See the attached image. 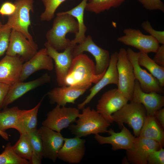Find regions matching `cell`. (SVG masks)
<instances>
[{"label":"cell","instance_id":"obj_1","mask_svg":"<svg viewBox=\"0 0 164 164\" xmlns=\"http://www.w3.org/2000/svg\"><path fill=\"white\" fill-rule=\"evenodd\" d=\"M104 73L96 74L93 61L86 54L81 53L73 58L65 78V85L87 90L92 83L97 82Z\"/></svg>","mask_w":164,"mask_h":164},{"label":"cell","instance_id":"obj_2","mask_svg":"<svg viewBox=\"0 0 164 164\" xmlns=\"http://www.w3.org/2000/svg\"><path fill=\"white\" fill-rule=\"evenodd\" d=\"M53 20L52 28L46 32L48 43L57 51L64 50L71 44V40L67 39L68 33L76 35L79 27L76 19L68 14L57 13Z\"/></svg>","mask_w":164,"mask_h":164},{"label":"cell","instance_id":"obj_3","mask_svg":"<svg viewBox=\"0 0 164 164\" xmlns=\"http://www.w3.org/2000/svg\"><path fill=\"white\" fill-rule=\"evenodd\" d=\"M75 121L68 127L71 133L81 138L91 134L107 133L110 123L96 110L84 108Z\"/></svg>","mask_w":164,"mask_h":164},{"label":"cell","instance_id":"obj_4","mask_svg":"<svg viewBox=\"0 0 164 164\" xmlns=\"http://www.w3.org/2000/svg\"><path fill=\"white\" fill-rule=\"evenodd\" d=\"M147 116L145 109L141 104L132 101L127 103L111 115L113 122L122 127L126 123L133 130L135 137L139 136Z\"/></svg>","mask_w":164,"mask_h":164},{"label":"cell","instance_id":"obj_5","mask_svg":"<svg viewBox=\"0 0 164 164\" xmlns=\"http://www.w3.org/2000/svg\"><path fill=\"white\" fill-rule=\"evenodd\" d=\"M117 68L118 75V89L128 101L133 94L135 78L132 65L129 60L126 50L121 48L118 52Z\"/></svg>","mask_w":164,"mask_h":164},{"label":"cell","instance_id":"obj_6","mask_svg":"<svg viewBox=\"0 0 164 164\" xmlns=\"http://www.w3.org/2000/svg\"><path fill=\"white\" fill-rule=\"evenodd\" d=\"M33 3V0H15L14 3L16 6L15 11L12 15L8 16L5 24L22 33L32 42H34L28 29L31 24L30 12H34Z\"/></svg>","mask_w":164,"mask_h":164},{"label":"cell","instance_id":"obj_7","mask_svg":"<svg viewBox=\"0 0 164 164\" xmlns=\"http://www.w3.org/2000/svg\"><path fill=\"white\" fill-rule=\"evenodd\" d=\"M79 109L72 107L56 106L47 114L43 126L57 132L68 127L75 122L80 114Z\"/></svg>","mask_w":164,"mask_h":164},{"label":"cell","instance_id":"obj_8","mask_svg":"<svg viewBox=\"0 0 164 164\" xmlns=\"http://www.w3.org/2000/svg\"><path fill=\"white\" fill-rule=\"evenodd\" d=\"M84 52L90 53L94 58L96 74L104 73L110 61L111 55L109 51L98 46L94 42L92 37L88 35L82 42L75 46L73 52V57Z\"/></svg>","mask_w":164,"mask_h":164},{"label":"cell","instance_id":"obj_9","mask_svg":"<svg viewBox=\"0 0 164 164\" xmlns=\"http://www.w3.org/2000/svg\"><path fill=\"white\" fill-rule=\"evenodd\" d=\"M123 33L124 35L118 37L117 41L134 47L140 52L155 53L159 46L156 39L150 35L143 34L139 29L127 28L124 30Z\"/></svg>","mask_w":164,"mask_h":164},{"label":"cell","instance_id":"obj_10","mask_svg":"<svg viewBox=\"0 0 164 164\" xmlns=\"http://www.w3.org/2000/svg\"><path fill=\"white\" fill-rule=\"evenodd\" d=\"M76 45L72 43L63 52L60 53L47 42L44 44L47 54L54 62L56 80L60 87L66 86L65 80L74 58L73 52Z\"/></svg>","mask_w":164,"mask_h":164},{"label":"cell","instance_id":"obj_11","mask_svg":"<svg viewBox=\"0 0 164 164\" xmlns=\"http://www.w3.org/2000/svg\"><path fill=\"white\" fill-rule=\"evenodd\" d=\"M38 50V46L35 42L30 41L22 33L12 29L6 55L18 56L26 62L36 53Z\"/></svg>","mask_w":164,"mask_h":164},{"label":"cell","instance_id":"obj_12","mask_svg":"<svg viewBox=\"0 0 164 164\" xmlns=\"http://www.w3.org/2000/svg\"><path fill=\"white\" fill-rule=\"evenodd\" d=\"M128 101L118 88L111 89L102 95L98 101L96 110L111 124L113 122L112 115Z\"/></svg>","mask_w":164,"mask_h":164},{"label":"cell","instance_id":"obj_13","mask_svg":"<svg viewBox=\"0 0 164 164\" xmlns=\"http://www.w3.org/2000/svg\"><path fill=\"white\" fill-rule=\"evenodd\" d=\"M126 51L128 58L133 67L135 79L138 82L142 90L146 93L162 92V87L158 80L143 69L139 64L138 60L139 52H135L131 48H128Z\"/></svg>","mask_w":164,"mask_h":164},{"label":"cell","instance_id":"obj_14","mask_svg":"<svg viewBox=\"0 0 164 164\" xmlns=\"http://www.w3.org/2000/svg\"><path fill=\"white\" fill-rule=\"evenodd\" d=\"M162 147L157 142L138 136L135 138L131 148L126 150L129 162L134 164H146L147 158L152 151Z\"/></svg>","mask_w":164,"mask_h":164},{"label":"cell","instance_id":"obj_15","mask_svg":"<svg viewBox=\"0 0 164 164\" xmlns=\"http://www.w3.org/2000/svg\"><path fill=\"white\" fill-rule=\"evenodd\" d=\"M86 141L80 137L64 138L63 146L59 150L57 158L70 164L80 162L85 154Z\"/></svg>","mask_w":164,"mask_h":164},{"label":"cell","instance_id":"obj_16","mask_svg":"<svg viewBox=\"0 0 164 164\" xmlns=\"http://www.w3.org/2000/svg\"><path fill=\"white\" fill-rule=\"evenodd\" d=\"M38 130L42 140L43 157L55 162L64 143V138L60 132L43 125Z\"/></svg>","mask_w":164,"mask_h":164},{"label":"cell","instance_id":"obj_17","mask_svg":"<svg viewBox=\"0 0 164 164\" xmlns=\"http://www.w3.org/2000/svg\"><path fill=\"white\" fill-rule=\"evenodd\" d=\"M118 52H114L111 55L110 63L103 76L95 84L90 90V93L84 101L77 105L79 110H82L86 105L90 103L94 97L106 86L111 84L117 86L118 75L117 68Z\"/></svg>","mask_w":164,"mask_h":164},{"label":"cell","instance_id":"obj_18","mask_svg":"<svg viewBox=\"0 0 164 164\" xmlns=\"http://www.w3.org/2000/svg\"><path fill=\"white\" fill-rule=\"evenodd\" d=\"M130 101L142 104L145 109L147 115L151 116H154L155 112L164 105L163 96L156 92L143 91L136 80Z\"/></svg>","mask_w":164,"mask_h":164},{"label":"cell","instance_id":"obj_19","mask_svg":"<svg viewBox=\"0 0 164 164\" xmlns=\"http://www.w3.org/2000/svg\"><path fill=\"white\" fill-rule=\"evenodd\" d=\"M110 135L105 137L99 134L95 135L94 138L100 144H109L113 151L119 149L127 150L132 147L135 137L123 124L122 129L119 132H116L112 129L108 130Z\"/></svg>","mask_w":164,"mask_h":164},{"label":"cell","instance_id":"obj_20","mask_svg":"<svg viewBox=\"0 0 164 164\" xmlns=\"http://www.w3.org/2000/svg\"><path fill=\"white\" fill-rule=\"evenodd\" d=\"M53 60L47 54L45 47L38 51L30 60L23 63L19 81H23L32 74L39 70L53 69Z\"/></svg>","mask_w":164,"mask_h":164},{"label":"cell","instance_id":"obj_21","mask_svg":"<svg viewBox=\"0 0 164 164\" xmlns=\"http://www.w3.org/2000/svg\"><path fill=\"white\" fill-rule=\"evenodd\" d=\"M23 62L18 56L6 55L0 61V82L11 86L19 81Z\"/></svg>","mask_w":164,"mask_h":164},{"label":"cell","instance_id":"obj_22","mask_svg":"<svg viewBox=\"0 0 164 164\" xmlns=\"http://www.w3.org/2000/svg\"><path fill=\"white\" fill-rule=\"evenodd\" d=\"M51 77L47 73L34 80L27 82L18 81L11 85L4 102L3 108L28 92L50 81Z\"/></svg>","mask_w":164,"mask_h":164},{"label":"cell","instance_id":"obj_23","mask_svg":"<svg viewBox=\"0 0 164 164\" xmlns=\"http://www.w3.org/2000/svg\"><path fill=\"white\" fill-rule=\"evenodd\" d=\"M86 90L71 86L55 87L47 93L50 102L61 107L67 103L74 104L75 101L83 95Z\"/></svg>","mask_w":164,"mask_h":164},{"label":"cell","instance_id":"obj_24","mask_svg":"<svg viewBox=\"0 0 164 164\" xmlns=\"http://www.w3.org/2000/svg\"><path fill=\"white\" fill-rule=\"evenodd\" d=\"M45 96H43L32 108L28 110H21L18 118L17 130L20 135L37 129L38 111Z\"/></svg>","mask_w":164,"mask_h":164},{"label":"cell","instance_id":"obj_25","mask_svg":"<svg viewBox=\"0 0 164 164\" xmlns=\"http://www.w3.org/2000/svg\"><path fill=\"white\" fill-rule=\"evenodd\" d=\"M138 136L153 140L163 146L164 131L154 116L147 115Z\"/></svg>","mask_w":164,"mask_h":164},{"label":"cell","instance_id":"obj_26","mask_svg":"<svg viewBox=\"0 0 164 164\" xmlns=\"http://www.w3.org/2000/svg\"><path fill=\"white\" fill-rule=\"evenodd\" d=\"M87 1L88 0H82L80 3L71 9L65 12H59L60 14H68L72 16L77 21L78 31L75 35L74 38L71 40L73 44L76 45L81 43L86 37L85 34L87 29L84 24V14Z\"/></svg>","mask_w":164,"mask_h":164},{"label":"cell","instance_id":"obj_27","mask_svg":"<svg viewBox=\"0 0 164 164\" xmlns=\"http://www.w3.org/2000/svg\"><path fill=\"white\" fill-rule=\"evenodd\" d=\"M21 110L17 106L6 108L0 111V130L5 132L10 128L17 130L18 121Z\"/></svg>","mask_w":164,"mask_h":164},{"label":"cell","instance_id":"obj_28","mask_svg":"<svg viewBox=\"0 0 164 164\" xmlns=\"http://www.w3.org/2000/svg\"><path fill=\"white\" fill-rule=\"evenodd\" d=\"M138 63L140 66L147 69L159 81L161 86H164V67L158 65L151 59L148 54L139 52Z\"/></svg>","mask_w":164,"mask_h":164},{"label":"cell","instance_id":"obj_29","mask_svg":"<svg viewBox=\"0 0 164 164\" xmlns=\"http://www.w3.org/2000/svg\"><path fill=\"white\" fill-rule=\"evenodd\" d=\"M126 0H88L85 10L96 14H100L120 6Z\"/></svg>","mask_w":164,"mask_h":164},{"label":"cell","instance_id":"obj_30","mask_svg":"<svg viewBox=\"0 0 164 164\" xmlns=\"http://www.w3.org/2000/svg\"><path fill=\"white\" fill-rule=\"evenodd\" d=\"M26 134L33 152L31 164H41L43 157V145L41 137L38 130L37 129Z\"/></svg>","mask_w":164,"mask_h":164},{"label":"cell","instance_id":"obj_31","mask_svg":"<svg viewBox=\"0 0 164 164\" xmlns=\"http://www.w3.org/2000/svg\"><path fill=\"white\" fill-rule=\"evenodd\" d=\"M13 151L20 158L28 160L30 164L32 158L33 152L32 148L26 134L20 135L17 142L12 146Z\"/></svg>","mask_w":164,"mask_h":164},{"label":"cell","instance_id":"obj_32","mask_svg":"<svg viewBox=\"0 0 164 164\" xmlns=\"http://www.w3.org/2000/svg\"><path fill=\"white\" fill-rule=\"evenodd\" d=\"M29 162L22 158L13 151L12 146L9 142L4 150L0 154V164H29Z\"/></svg>","mask_w":164,"mask_h":164},{"label":"cell","instance_id":"obj_33","mask_svg":"<svg viewBox=\"0 0 164 164\" xmlns=\"http://www.w3.org/2000/svg\"><path fill=\"white\" fill-rule=\"evenodd\" d=\"M66 0H42L45 9L40 16L42 21H49L55 17V13L58 8Z\"/></svg>","mask_w":164,"mask_h":164},{"label":"cell","instance_id":"obj_34","mask_svg":"<svg viewBox=\"0 0 164 164\" xmlns=\"http://www.w3.org/2000/svg\"><path fill=\"white\" fill-rule=\"evenodd\" d=\"M12 29L5 24L0 28V57L7 51Z\"/></svg>","mask_w":164,"mask_h":164},{"label":"cell","instance_id":"obj_35","mask_svg":"<svg viewBox=\"0 0 164 164\" xmlns=\"http://www.w3.org/2000/svg\"><path fill=\"white\" fill-rule=\"evenodd\" d=\"M142 28L150 35L156 39L159 43L164 44V31L154 29L148 21H145L142 24Z\"/></svg>","mask_w":164,"mask_h":164},{"label":"cell","instance_id":"obj_36","mask_svg":"<svg viewBox=\"0 0 164 164\" xmlns=\"http://www.w3.org/2000/svg\"><path fill=\"white\" fill-rule=\"evenodd\" d=\"M147 161L150 164H164V149L163 147L151 152L148 157Z\"/></svg>","mask_w":164,"mask_h":164},{"label":"cell","instance_id":"obj_37","mask_svg":"<svg viewBox=\"0 0 164 164\" xmlns=\"http://www.w3.org/2000/svg\"><path fill=\"white\" fill-rule=\"evenodd\" d=\"M146 9L164 11V4L161 0H138Z\"/></svg>","mask_w":164,"mask_h":164},{"label":"cell","instance_id":"obj_38","mask_svg":"<svg viewBox=\"0 0 164 164\" xmlns=\"http://www.w3.org/2000/svg\"><path fill=\"white\" fill-rule=\"evenodd\" d=\"M16 6L14 3L9 1L3 2L0 7V15L2 16H9L15 12Z\"/></svg>","mask_w":164,"mask_h":164},{"label":"cell","instance_id":"obj_39","mask_svg":"<svg viewBox=\"0 0 164 164\" xmlns=\"http://www.w3.org/2000/svg\"><path fill=\"white\" fill-rule=\"evenodd\" d=\"M153 60L158 65L164 67V44L159 46Z\"/></svg>","mask_w":164,"mask_h":164},{"label":"cell","instance_id":"obj_40","mask_svg":"<svg viewBox=\"0 0 164 164\" xmlns=\"http://www.w3.org/2000/svg\"><path fill=\"white\" fill-rule=\"evenodd\" d=\"M10 86L0 82V110L3 108L5 100Z\"/></svg>","mask_w":164,"mask_h":164},{"label":"cell","instance_id":"obj_41","mask_svg":"<svg viewBox=\"0 0 164 164\" xmlns=\"http://www.w3.org/2000/svg\"><path fill=\"white\" fill-rule=\"evenodd\" d=\"M154 116L159 121V123L163 128H164V108L161 109L157 111L155 113Z\"/></svg>","mask_w":164,"mask_h":164},{"label":"cell","instance_id":"obj_42","mask_svg":"<svg viewBox=\"0 0 164 164\" xmlns=\"http://www.w3.org/2000/svg\"><path fill=\"white\" fill-rule=\"evenodd\" d=\"M0 135L6 141L9 140V136L8 133L6 132H3L0 130Z\"/></svg>","mask_w":164,"mask_h":164},{"label":"cell","instance_id":"obj_43","mask_svg":"<svg viewBox=\"0 0 164 164\" xmlns=\"http://www.w3.org/2000/svg\"><path fill=\"white\" fill-rule=\"evenodd\" d=\"M3 26L1 22L0 21V28H1Z\"/></svg>","mask_w":164,"mask_h":164}]
</instances>
